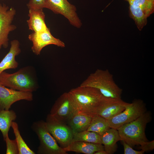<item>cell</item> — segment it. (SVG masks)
I'll use <instances>...</instances> for the list:
<instances>
[{
  "instance_id": "cell-1",
  "label": "cell",
  "mask_w": 154,
  "mask_h": 154,
  "mask_svg": "<svg viewBox=\"0 0 154 154\" xmlns=\"http://www.w3.org/2000/svg\"><path fill=\"white\" fill-rule=\"evenodd\" d=\"M68 92L78 112L92 117L108 104L117 102L106 98L98 89L90 87L80 86Z\"/></svg>"
},
{
  "instance_id": "cell-2",
  "label": "cell",
  "mask_w": 154,
  "mask_h": 154,
  "mask_svg": "<svg viewBox=\"0 0 154 154\" xmlns=\"http://www.w3.org/2000/svg\"><path fill=\"white\" fill-rule=\"evenodd\" d=\"M98 89L106 98L114 101L122 100V89L116 83L113 75L107 69H97L80 84Z\"/></svg>"
},
{
  "instance_id": "cell-3",
  "label": "cell",
  "mask_w": 154,
  "mask_h": 154,
  "mask_svg": "<svg viewBox=\"0 0 154 154\" xmlns=\"http://www.w3.org/2000/svg\"><path fill=\"white\" fill-rule=\"evenodd\" d=\"M151 119V112L146 111L135 120L120 127L117 129L121 140L132 147L148 141L145 130L147 124Z\"/></svg>"
},
{
  "instance_id": "cell-4",
  "label": "cell",
  "mask_w": 154,
  "mask_h": 154,
  "mask_svg": "<svg viewBox=\"0 0 154 154\" xmlns=\"http://www.w3.org/2000/svg\"><path fill=\"white\" fill-rule=\"evenodd\" d=\"M0 84L5 87L21 91L33 92L38 88L35 78L29 68L26 67L13 73L3 72L0 75Z\"/></svg>"
},
{
  "instance_id": "cell-5",
  "label": "cell",
  "mask_w": 154,
  "mask_h": 154,
  "mask_svg": "<svg viewBox=\"0 0 154 154\" xmlns=\"http://www.w3.org/2000/svg\"><path fill=\"white\" fill-rule=\"evenodd\" d=\"M31 128L40 141L37 153L39 154H67L59 146L48 130L45 121L41 120L34 122Z\"/></svg>"
},
{
  "instance_id": "cell-6",
  "label": "cell",
  "mask_w": 154,
  "mask_h": 154,
  "mask_svg": "<svg viewBox=\"0 0 154 154\" xmlns=\"http://www.w3.org/2000/svg\"><path fill=\"white\" fill-rule=\"evenodd\" d=\"M125 107L124 110L118 115L106 119L110 128L117 129L136 119L147 110L145 103L140 99H135L131 103H127Z\"/></svg>"
},
{
  "instance_id": "cell-7",
  "label": "cell",
  "mask_w": 154,
  "mask_h": 154,
  "mask_svg": "<svg viewBox=\"0 0 154 154\" xmlns=\"http://www.w3.org/2000/svg\"><path fill=\"white\" fill-rule=\"evenodd\" d=\"M128 2L129 14L141 31L147 24V18L154 11V0H123Z\"/></svg>"
},
{
  "instance_id": "cell-8",
  "label": "cell",
  "mask_w": 154,
  "mask_h": 154,
  "mask_svg": "<svg viewBox=\"0 0 154 154\" xmlns=\"http://www.w3.org/2000/svg\"><path fill=\"white\" fill-rule=\"evenodd\" d=\"M45 123L48 131L61 147L65 148L72 142L74 134L67 124L57 120L50 114L47 116Z\"/></svg>"
},
{
  "instance_id": "cell-9",
  "label": "cell",
  "mask_w": 154,
  "mask_h": 154,
  "mask_svg": "<svg viewBox=\"0 0 154 154\" xmlns=\"http://www.w3.org/2000/svg\"><path fill=\"white\" fill-rule=\"evenodd\" d=\"M78 111L68 92L62 94L52 106L50 114L57 120L67 124Z\"/></svg>"
},
{
  "instance_id": "cell-10",
  "label": "cell",
  "mask_w": 154,
  "mask_h": 154,
  "mask_svg": "<svg viewBox=\"0 0 154 154\" xmlns=\"http://www.w3.org/2000/svg\"><path fill=\"white\" fill-rule=\"evenodd\" d=\"M45 8L62 15L70 24L76 28H79L82 26V23L77 13L76 7L67 0H46Z\"/></svg>"
},
{
  "instance_id": "cell-11",
  "label": "cell",
  "mask_w": 154,
  "mask_h": 154,
  "mask_svg": "<svg viewBox=\"0 0 154 154\" xmlns=\"http://www.w3.org/2000/svg\"><path fill=\"white\" fill-rule=\"evenodd\" d=\"M16 13L13 7L9 8L4 4L0 3V51L2 47H8L9 34L16 28L12 24Z\"/></svg>"
},
{
  "instance_id": "cell-12",
  "label": "cell",
  "mask_w": 154,
  "mask_h": 154,
  "mask_svg": "<svg viewBox=\"0 0 154 154\" xmlns=\"http://www.w3.org/2000/svg\"><path fill=\"white\" fill-rule=\"evenodd\" d=\"M28 38L32 42V52L37 55L40 54L44 47L49 45L53 44L62 48L65 46L63 41L52 36L48 28L40 32H33L29 35Z\"/></svg>"
},
{
  "instance_id": "cell-13",
  "label": "cell",
  "mask_w": 154,
  "mask_h": 154,
  "mask_svg": "<svg viewBox=\"0 0 154 154\" xmlns=\"http://www.w3.org/2000/svg\"><path fill=\"white\" fill-rule=\"evenodd\" d=\"M33 99L32 92L15 90L0 84V110H9L17 101L22 100L31 101Z\"/></svg>"
},
{
  "instance_id": "cell-14",
  "label": "cell",
  "mask_w": 154,
  "mask_h": 154,
  "mask_svg": "<svg viewBox=\"0 0 154 154\" xmlns=\"http://www.w3.org/2000/svg\"><path fill=\"white\" fill-rule=\"evenodd\" d=\"M21 52L19 41L16 39L12 40L9 52L0 62V75L7 69H15L18 67L19 64L15 58Z\"/></svg>"
},
{
  "instance_id": "cell-15",
  "label": "cell",
  "mask_w": 154,
  "mask_h": 154,
  "mask_svg": "<svg viewBox=\"0 0 154 154\" xmlns=\"http://www.w3.org/2000/svg\"><path fill=\"white\" fill-rule=\"evenodd\" d=\"M100 136L104 150L108 154H112L116 152L117 148V142L122 140L117 130L110 128Z\"/></svg>"
},
{
  "instance_id": "cell-16",
  "label": "cell",
  "mask_w": 154,
  "mask_h": 154,
  "mask_svg": "<svg viewBox=\"0 0 154 154\" xmlns=\"http://www.w3.org/2000/svg\"><path fill=\"white\" fill-rule=\"evenodd\" d=\"M27 23L29 29L33 32H40L48 28L45 23V15L43 9H29Z\"/></svg>"
},
{
  "instance_id": "cell-17",
  "label": "cell",
  "mask_w": 154,
  "mask_h": 154,
  "mask_svg": "<svg viewBox=\"0 0 154 154\" xmlns=\"http://www.w3.org/2000/svg\"><path fill=\"white\" fill-rule=\"evenodd\" d=\"M92 117L87 114L78 112L69 120L67 124L74 134L87 130Z\"/></svg>"
},
{
  "instance_id": "cell-18",
  "label": "cell",
  "mask_w": 154,
  "mask_h": 154,
  "mask_svg": "<svg viewBox=\"0 0 154 154\" xmlns=\"http://www.w3.org/2000/svg\"><path fill=\"white\" fill-rule=\"evenodd\" d=\"M63 149L66 152L73 151L86 154H93L96 152L104 150L102 144L79 141L72 142Z\"/></svg>"
},
{
  "instance_id": "cell-19",
  "label": "cell",
  "mask_w": 154,
  "mask_h": 154,
  "mask_svg": "<svg viewBox=\"0 0 154 154\" xmlns=\"http://www.w3.org/2000/svg\"><path fill=\"white\" fill-rule=\"evenodd\" d=\"M126 103L122 100L111 102L102 109L98 115L106 119H110L124 111Z\"/></svg>"
},
{
  "instance_id": "cell-20",
  "label": "cell",
  "mask_w": 154,
  "mask_h": 154,
  "mask_svg": "<svg viewBox=\"0 0 154 154\" xmlns=\"http://www.w3.org/2000/svg\"><path fill=\"white\" fill-rule=\"evenodd\" d=\"M17 115L13 110H0V130L4 139L8 136L12 123L16 119Z\"/></svg>"
},
{
  "instance_id": "cell-21",
  "label": "cell",
  "mask_w": 154,
  "mask_h": 154,
  "mask_svg": "<svg viewBox=\"0 0 154 154\" xmlns=\"http://www.w3.org/2000/svg\"><path fill=\"white\" fill-rule=\"evenodd\" d=\"M110 128L106 119L98 115H96L92 117L87 130L96 132L100 135Z\"/></svg>"
},
{
  "instance_id": "cell-22",
  "label": "cell",
  "mask_w": 154,
  "mask_h": 154,
  "mask_svg": "<svg viewBox=\"0 0 154 154\" xmlns=\"http://www.w3.org/2000/svg\"><path fill=\"white\" fill-rule=\"evenodd\" d=\"M77 141L102 144L101 136L99 134L87 130L74 134L72 142Z\"/></svg>"
},
{
  "instance_id": "cell-23",
  "label": "cell",
  "mask_w": 154,
  "mask_h": 154,
  "mask_svg": "<svg viewBox=\"0 0 154 154\" xmlns=\"http://www.w3.org/2000/svg\"><path fill=\"white\" fill-rule=\"evenodd\" d=\"M13 133L15 137L19 150V154H35V153L27 145L21 136L19 130L18 124L13 121L11 125Z\"/></svg>"
},
{
  "instance_id": "cell-24",
  "label": "cell",
  "mask_w": 154,
  "mask_h": 154,
  "mask_svg": "<svg viewBox=\"0 0 154 154\" xmlns=\"http://www.w3.org/2000/svg\"><path fill=\"white\" fill-rule=\"evenodd\" d=\"M4 140L5 141L7 149V154H19V150L15 139L12 140L7 136Z\"/></svg>"
},
{
  "instance_id": "cell-25",
  "label": "cell",
  "mask_w": 154,
  "mask_h": 154,
  "mask_svg": "<svg viewBox=\"0 0 154 154\" xmlns=\"http://www.w3.org/2000/svg\"><path fill=\"white\" fill-rule=\"evenodd\" d=\"M46 0H29L27 6L29 9H43L45 8Z\"/></svg>"
},
{
  "instance_id": "cell-26",
  "label": "cell",
  "mask_w": 154,
  "mask_h": 154,
  "mask_svg": "<svg viewBox=\"0 0 154 154\" xmlns=\"http://www.w3.org/2000/svg\"><path fill=\"white\" fill-rule=\"evenodd\" d=\"M121 141L123 147L124 154H143L145 152L142 150L140 151L135 150L124 141L123 140Z\"/></svg>"
},
{
  "instance_id": "cell-27",
  "label": "cell",
  "mask_w": 154,
  "mask_h": 154,
  "mask_svg": "<svg viewBox=\"0 0 154 154\" xmlns=\"http://www.w3.org/2000/svg\"><path fill=\"white\" fill-rule=\"evenodd\" d=\"M139 148L145 152L152 150L154 149V140L144 142L140 145Z\"/></svg>"
},
{
  "instance_id": "cell-28",
  "label": "cell",
  "mask_w": 154,
  "mask_h": 154,
  "mask_svg": "<svg viewBox=\"0 0 154 154\" xmlns=\"http://www.w3.org/2000/svg\"><path fill=\"white\" fill-rule=\"evenodd\" d=\"M94 154H108L104 150H101L95 152Z\"/></svg>"
},
{
  "instance_id": "cell-29",
  "label": "cell",
  "mask_w": 154,
  "mask_h": 154,
  "mask_svg": "<svg viewBox=\"0 0 154 154\" xmlns=\"http://www.w3.org/2000/svg\"></svg>"
}]
</instances>
